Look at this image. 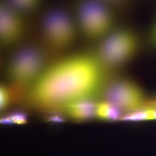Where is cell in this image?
<instances>
[{"label": "cell", "mask_w": 156, "mask_h": 156, "mask_svg": "<svg viewBox=\"0 0 156 156\" xmlns=\"http://www.w3.org/2000/svg\"><path fill=\"white\" fill-rule=\"evenodd\" d=\"M111 76L93 51L67 55L49 64L24 101L39 112L62 113L73 103L101 95Z\"/></svg>", "instance_id": "1"}, {"label": "cell", "mask_w": 156, "mask_h": 156, "mask_svg": "<svg viewBox=\"0 0 156 156\" xmlns=\"http://www.w3.org/2000/svg\"><path fill=\"white\" fill-rule=\"evenodd\" d=\"M148 42L152 49L156 50V18L151 24L148 34Z\"/></svg>", "instance_id": "14"}, {"label": "cell", "mask_w": 156, "mask_h": 156, "mask_svg": "<svg viewBox=\"0 0 156 156\" xmlns=\"http://www.w3.org/2000/svg\"><path fill=\"white\" fill-rule=\"evenodd\" d=\"M26 92L11 84H3L0 88V109L5 112L19 101L24 100Z\"/></svg>", "instance_id": "9"}, {"label": "cell", "mask_w": 156, "mask_h": 156, "mask_svg": "<svg viewBox=\"0 0 156 156\" xmlns=\"http://www.w3.org/2000/svg\"><path fill=\"white\" fill-rule=\"evenodd\" d=\"M26 17L4 2H1L0 42L3 46L16 48L23 44L27 32Z\"/></svg>", "instance_id": "7"}, {"label": "cell", "mask_w": 156, "mask_h": 156, "mask_svg": "<svg viewBox=\"0 0 156 156\" xmlns=\"http://www.w3.org/2000/svg\"><path fill=\"white\" fill-rule=\"evenodd\" d=\"M71 10L80 36L95 43L117 26L115 9L102 0H76Z\"/></svg>", "instance_id": "5"}, {"label": "cell", "mask_w": 156, "mask_h": 156, "mask_svg": "<svg viewBox=\"0 0 156 156\" xmlns=\"http://www.w3.org/2000/svg\"><path fill=\"white\" fill-rule=\"evenodd\" d=\"M95 44L93 53L111 75L135 59L142 48L139 34L127 27L117 26Z\"/></svg>", "instance_id": "2"}, {"label": "cell", "mask_w": 156, "mask_h": 156, "mask_svg": "<svg viewBox=\"0 0 156 156\" xmlns=\"http://www.w3.org/2000/svg\"><path fill=\"white\" fill-rule=\"evenodd\" d=\"M15 48L6 64V77L8 83L27 93L50 63L49 55L41 44H22Z\"/></svg>", "instance_id": "4"}, {"label": "cell", "mask_w": 156, "mask_h": 156, "mask_svg": "<svg viewBox=\"0 0 156 156\" xmlns=\"http://www.w3.org/2000/svg\"><path fill=\"white\" fill-rule=\"evenodd\" d=\"M115 9L123 8L128 5L131 2V0H102Z\"/></svg>", "instance_id": "15"}, {"label": "cell", "mask_w": 156, "mask_h": 156, "mask_svg": "<svg viewBox=\"0 0 156 156\" xmlns=\"http://www.w3.org/2000/svg\"><path fill=\"white\" fill-rule=\"evenodd\" d=\"M96 104L93 100L78 101L68 106L62 113L73 121H89L95 118Z\"/></svg>", "instance_id": "8"}, {"label": "cell", "mask_w": 156, "mask_h": 156, "mask_svg": "<svg viewBox=\"0 0 156 156\" xmlns=\"http://www.w3.org/2000/svg\"><path fill=\"white\" fill-rule=\"evenodd\" d=\"M2 2L27 16L37 11L44 0H2Z\"/></svg>", "instance_id": "11"}, {"label": "cell", "mask_w": 156, "mask_h": 156, "mask_svg": "<svg viewBox=\"0 0 156 156\" xmlns=\"http://www.w3.org/2000/svg\"><path fill=\"white\" fill-rule=\"evenodd\" d=\"M151 109H144L124 114L121 120L127 122L146 121L151 120Z\"/></svg>", "instance_id": "12"}, {"label": "cell", "mask_w": 156, "mask_h": 156, "mask_svg": "<svg viewBox=\"0 0 156 156\" xmlns=\"http://www.w3.org/2000/svg\"><path fill=\"white\" fill-rule=\"evenodd\" d=\"M1 122L5 124L23 125L27 122V117L21 112H15L3 116Z\"/></svg>", "instance_id": "13"}, {"label": "cell", "mask_w": 156, "mask_h": 156, "mask_svg": "<svg viewBox=\"0 0 156 156\" xmlns=\"http://www.w3.org/2000/svg\"><path fill=\"white\" fill-rule=\"evenodd\" d=\"M123 113L111 103L104 100L97 102L95 108V118L101 121L121 120Z\"/></svg>", "instance_id": "10"}, {"label": "cell", "mask_w": 156, "mask_h": 156, "mask_svg": "<svg viewBox=\"0 0 156 156\" xmlns=\"http://www.w3.org/2000/svg\"><path fill=\"white\" fill-rule=\"evenodd\" d=\"M41 45L50 55L72 48L80 36L72 10L54 6L45 11L39 23Z\"/></svg>", "instance_id": "3"}, {"label": "cell", "mask_w": 156, "mask_h": 156, "mask_svg": "<svg viewBox=\"0 0 156 156\" xmlns=\"http://www.w3.org/2000/svg\"><path fill=\"white\" fill-rule=\"evenodd\" d=\"M100 96L102 100L116 106L123 113V115L140 109L154 108V100L148 97L135 80L127 77L112 76Z\"/></svg>", "instance_id": "6"}]
</instances>
